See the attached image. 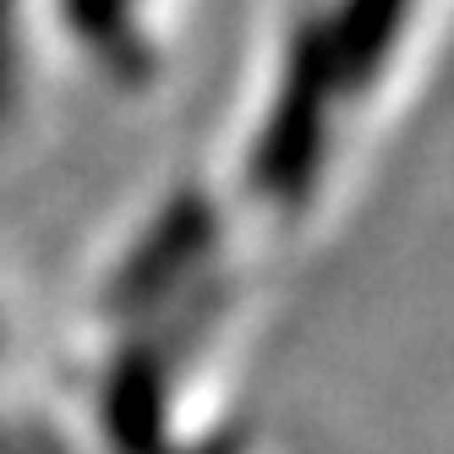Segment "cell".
I'll return each instance as SVG.
<instances>
[{"label":"cell","instance_id":"7a4b0ae2","mask_svg":"<svg viewBox=\"0 0 454 454\" xmlns=\"http://www.w3.org/2000/svg\"><path fill=\"white\" fill-rule=\"evenodd\" d=\"M411 12H416V0H334V12L317 17L345 93H362L378 82L395 44L405 39Z\"/></svg>","mask_w":454,"mask_h":454},{"label":"cell","instance_id":"6da1fadb","mask_svg":"<svg viewBox=\"0 0 454 454\" xmlns=\"http://www.w3.org/2000/svg\"><path fill=\"white\" fill-rule=\"evenodd\" d=\"M340 93L345 88L334 72L329 39H323L317 22H301L296 39H290L285 67H279L263 126H257V143H252V186L263 198L296 203L312 192L317 165L329 153V110Z\"/></svg>","mask_w":454,"mask_h":454},{"label":"cell","instance_id":"277c9868","mask_svg":"<svg viewBox=\"0 0 454 454\" xmlns=\"http://www.w3.org/2000/svg\"><path fill=\"white\" fill-rule=\"evenodd\" d=\"M115 427L126 449H148L159 438V372L148 362H132L115 378Z\"/></svg>","mask_w":454,"mask_h":454},{"label":"cell","instance_id":"3957f363","mask_svg":"<svg viewBox=\"0 0 454 454\" xmlns=\"http://www.w3.org/2000/svg\"><path fill=\"white\" fill-rule=\"evenodd\" d=\"M143 6L148 0H55L67 39L126 82H143L153 72L148 34H143Z\"/></svg>","mask_w":454,"mask_h":454},{"label":"cell","instance_id":"5b68a950","mask_svg":"<svg viewBox=\"0 0 454 454\" xmlns=\"http://www.w3.org/2000/svg\"><path fill=\"white\" fill-rule=\"evenodd\" d=\"M17 99V0H0V121Z\"/></svg>","mask_w":454,"mask_h":454}]
</instances>
